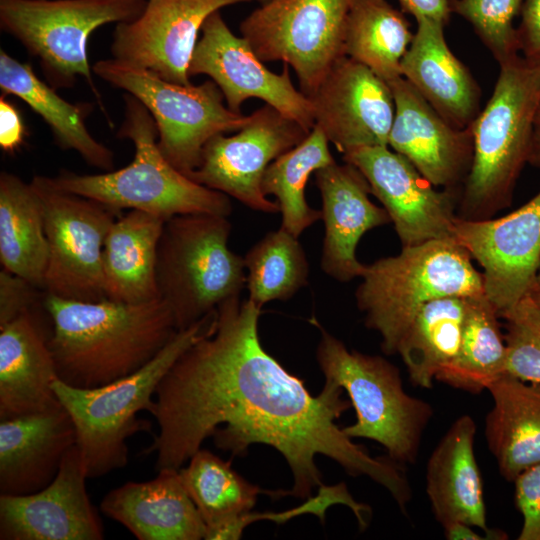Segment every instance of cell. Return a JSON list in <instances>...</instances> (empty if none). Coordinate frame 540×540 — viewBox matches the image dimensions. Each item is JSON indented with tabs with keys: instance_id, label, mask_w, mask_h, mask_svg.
Instances as JSON below:
<instances>
[{
	"instance_id": "1",
	"label": "cell",
	"mask_w": 540,
	"mask_h": 540,
	"mask_svg": "<svg viewBox=\"0 0 540 540\" xmlns=\"http://www.w3.org/2000/svg\"><path fill=\"white\" fill-rule=\"evenodd\" d=\"M261 308L240 295L217 308L214 329L187 348L164 375L150 414L159 432L144 454L156 453V470L181 466L208 437L233 456L252 444L276 449L293 476L290 495L308 499L322 479L315 457L324 455L351 476L383 486L402 512L412 498L398 463L372 457L336 420L351 406L343 389L325 381L312 396L263 348L258 335Z\"/></svg>"
},
{
	"instance_id": "2",
	"label": "cell",
	"mask_w": 540,
	"mask_h": 540,
	"mask_svg": "<svg viewBox=\"0 0 540 540\" xmlns=\"http://www.w3.org/2000/svg\"><path fill=\"white\" fill-rule=\"evenodd\" d=\"M44 304L58 379L75 388H97L133 374L178 331L171 309L160 298L122 303L46 294Z\"/></svg>"
},
{
	"instance_id": "3",
	"label": "cell",
	"mask_w": 540,
	"mask_h": 540,
	"mask_svg": "<svg viewBox=\"0 0 540 540\" xmlns=\"http://www.w3.org/2000/svg\"><path fill=\"white\" fill-rule=\"evenodd\" d=\"M493 92L470 128L473 160L457 217L485 220L509 207L531 146L540 104V62L518 55L499 64Z\"/></svg>"
},
{
	"instance_id": "4",
	"label": "cell",
	"mask_w": 540,
	"mask_h": 540,
	"mask_svg": "<svg viewBox=\"0 0 540 540\" xmlns=\"http://www.w3.org/2000/svg\"><path fill=\"white\" fill-rule=\"evenodd\" d=\"M117 136L135 148L127 166L99 174L68 170L50 177L59 189L98 201L108 207L147 212L165 220L188 213L229 217V196L201 185L176 169L158 147V130L148 109L124 94V120Z\"/></svg>"
},
{
	"instance_id": "5",
	"label": "cell",
	"mask_w": 540,
	"mask_h": 540,
	"mask_svg": "<svg viewBox=\"0 0 540 540\" xmlns=\"http://www.w3.org/2000/svg\"><path fill=\"white\" fill-rule=\"evenodd\" d=\"M217 310L189 327L178 330L166 346L145 366L110 384L81 389L59 379L53 389L70 414L88 478L104 476L128 463L127 439L151 432V423L137 418L150 412L158 384L178 357L215 327Z\"/></svg>"
},
{
	"instance_id": "6",
	"label": "cell",
	"mask_w": 540,
	"mask_h": 540,
	"mask_svg": "<svg viewBox=\"0 0 540 540\" xmlns=\"http://www.w3.org/2000/svg\"><path fill=\"white\" fill-rule=\"evenodd\" d=\"M471 260L455 240L436 239L365 265L356 304L365 325L380 335L385 354H396L403 333L428 302L484 293L482 273Z\"/></svg>"
},
{
	"instance_id": "7",
	"label": "cell",
	"mask_w": 540,
	"mask_h": 540,
	"mask_svg": "<svg viewBox=\"0 0 540 540\" xmlns=\"http://www.w3.org/2000/svg\"><path fill=\"white\" fill-rule=\"evenodd\" d=\"M228 217L210 213L176 215L160 236L156 283L178 330L240 295L246 283L244 259L228 245Z\"/></svg>"
},
{
	"instance_id": "8",
	"label": "cell",
	"mask_w": 540,
	"mask_h": 540,
	"mask_svg": "<svg viewBox=\"0 0 540 540\" xmlns=\"http://www.w3.org/2000/svg\"><path fill=\"white\" fill-rule=\"evenodd\" d=\"M314 324L321 331L316 358L325 381L346 391L356 412V422L343 427L345 434L378 442L398 464H414L432 406L405 392L395 365L349 350L316 320Z\"/></svg>"
},
{
	"instance_id": "9",
	"label": "cell",
	"mask_w": 540,
	"mask_h": 540,
	"mask_svg": "<svg viewBox=\"0 0 540 540\" xmlns=\"http://www.w3.org/2000/svg\"><path fill=\"white\" fill-rule=\"evenodd\" d=\"M147 0H0V28L38 58L55 90L83 77L110 125L87 56L89 36L109 23L136 19Z\"/></svg>"
},
{
	"instance_id": "10",
	"label": "cell",
	"mask_w": 540,
	"mask_h": 540,
	"mask_svg": "<svg viewBox=\"0 0 540 540\" xmlns=\"http://www.w3.org/2000/svg\"><path fill=\"white\" fill-rule=\"evenodd\" d=\"M92 71L136 97L152 115L163 156L187 176L199 165L214 136L242 129L250 115L234 112L213 80L199 85L166 81L153 72L115 58L97 61Z\"/></svg>"
},
{
	"instance_id": "11",
	"label": "cell",
	"mask_w": 540,
	"mask_h": 540,
	"mask_svg": "<svg viewBox=\"0 0 540 540\" xmlns=\"http://www.w3.org/2000/svg\"><path fill=\"white\" fill-rule=\"evenodd\" d=\"M354 0H268L248 14L239 30L263 62L291 67L301 92L310 95L344 53Z\"/></svg>"
},
{
	"instance_id": "12",
	"label": "cell",
	"mask_w": 540,
	"mask_h": 540,
	"mask_svg": "<svg viewBox=\"0 0 540 540\" xmlns=\"http://www.w3.org/2000/svg\"><path fill=\"white\" fill-rule=\"evenodd\" d=\"M42 205L49 248L43 290L78 301L106 299L103 248L120 211L57 188L50 177L31 180Z\"/></svg>"
},
{
	"instance_id": "13",
	"label": "cell",
	"mask_w": 540,
	"mask_h": 540,
	"mask_svg": "<svg viewBox=\"0 0 540 540\" xmlns=\"http://www.w3.org/2000/svg\"><path fill=\"white\" fill-rule=\"evenodd\" d=\"M310 133L298 122L264 104L236 134H219L204 146L198 167L188 177L264 213L279 212L264 195L262 177L268 166Z\"/></svg>"
},
{
	"instance_id": "14",
	"label": "cell",
	"mask_w": 540,
	"mask_h": 540,
	"mask_svg": "<svg viewBox=\"0 0 540 540\" xmlns=\"http://www.w3.org/2000/svg\"><path fill=\"white\" fill-rule=\"evenodd\" d=\"M453 239L483 269L484 294L500 319L536 285L540 269V191L500 218H456Z\"/></svg>"
},
{
	"instance_id": "15",
	"label": "cell",
	"mask_w": 540,
	"mask_h": 540,
	"mask_svg": "<svg viewBox=\"0 0 540 540\" xmlns=\"http://www.w3.org/2000/svg\"><path fill=\"white\" fill-rule=\"evenodd\" d=\"M200 74L217 84L234 112L239 113L248 99L258 98L308 131L315 125L312 103L293 85L289 66L284 64L280 74L270 71L249 42L231 31L220 11L204 22L192 55L188 75Z\"/></svg>"
},
{
	"instance_id": "16",
	"label": "cell",
	"mask_w": 540,
	"mask_h": 540,
	"mask_svg": "<svg viewBox=\"0 0 540 540\" xmlns=\"http://www.w3.org/2000/svg\"><path fill=\"white\" fill-rule=\"evenodd\" d=\"M367 180L387 211L402 247L453 239L461 189H436L389 146L362 147L343 155ZM454 240V239H453Z\"/></svg>"
},
{
	"instance_id": "17",
	"label": "cell",
	"mask_w": 540,
	"mask_h": 540,
	"mask_svg": "<svg viewBox=\"0 0 540 540\" xmlns=\"http://www.w3.org/2000/svg\"><path fill=\"white\" fill-rule=\"evenodd\" d=\"M254 0H147L134 20L116 25L113 58L162 79L190 84L189 65L206 19L222 8Z\"/></svg>"
},
{
	"instance_id": "18",
	"label": "cell",
	"mask_w": 540,
	"mask_h": 540,
	"mask_svg": "<svg viewBox=\"0 0 540 540\" xmlns=\"http://www.w3.org/2000/svg\"><path fill=\"white\" fill-rule=\"evenodd\" d=\"M315 125L338 152L388 146L395 116L389 84L365 65L344 56L307 96Z\"/></svg>"
},
{
	"instance_id": "19",
	"label": "cell",
	"mask_w": 540,
	"mask_h": 540,
	"mask_svg": "<svg viewBox=\"0 0 540 540\" xmlns=\"http://www.w3.org/2000/svg\"><path fill=\"white\" fill-rule=\"evenodd\" d=\"M87 478L74 445L47 487L29 495H0V539L102 540L104 527L87 494Z\"/></svg>"
},
{
	"instance_id": "20",
	"label": "cell",
	"mask_w": 540,
	"mask_h": 540,
	"mask_svg": "<svg viewBox=\"0 0 540 540\" xmlns=\"http://www.w3.org/2000/svg\"><path fill=\"white\" fill-rule=\"evenodd\" d=\"M388 84L395 102L388 146L435 187L462 189L473 160L471 128L450 124L403 77Z\"/></svg>"
},
{
	"instance_id": "21",
	"label": "cell",
	"mask_w": 540,
	"mask_h": 540,
	"mask_svg": "<svg viewBox=\"0 0 540 540\" xmlns=\"http://www.w3.org/2000/svg\"><path fill=\"white\" fill-rule=\"evenodd\" d=\"M50 336L45 304L0 326V420L63 407Z\"/></svg>"
},
{
	"instance_id": "22",
	"label": "cell",
	"mask_w": 540,
	"mask_h": 540,
	"mask_svg": "<svg viewBox=\"0 0 540 540\" xmlns=\"http://www.w3.org/2000/svg\"><path fill=\"white\" fill-rule=\"evenodd\" d=\"M314 175L321 194L324 222L321 268L340 282L361 277L365 265L356 257L360 239L391 219L383 207L370 200V186L352 164L335 161Z\"/></svg>"
},
{
	"instance_id": "23",
	"label": "cell",
	"mask_w": 540,
	"mask_h": 540,
	"mask_svg": "<svg viewBox=\"0 0 540 540\" xmlns=\"http://www.w3.org/2000/svg\"><path fill=\"white\" fill-rule=\"evenodd\" d=\"M74 445L75 426L64 407L0 420V495L47 487Z\"/></svg>"
},
{
	"instance_id": "24",
	"label": "cell",
	"mask_w": 540,
	"mask_h": 540,
	"mask_svg": "<svg viewBox=\"0 0 540 540\" xmlns=\"http://www.w3.org/2000/svg\"><path fill=\"white\" fill-rule=\"evenodd\" d=\"M476 423L470 415L458 417L432 451L426 467V493L442 527L462 522L480 528L490 539L508 535L487 526L479 466L474 452Z\"/></svg>"
},
{
	"instance_id": "25",
	"label": "cell",
	"mask_w": 540,
	"mask_h": 540,
	"mask_svg": "<svg viewBox=\"0 0 540 540\" xmlns=\"http://www.w3.org/2000/svg\"><path fill=\"white\" fill-rule=\"evenodd\" d=\"M401 61V75L450 124L470 127L480 112L481 89L468 67L452 52L445 25L421 17Z\"/></svg>"
},
{
	"instance_id": "26",
	"label": "cell",
	"mask_w": 540,
	"mask_h": 540,
	"mask_svg": "<svg viewBox=\"0 0 540 540\" xmlns=\"http://www.w3.org/2000/svg\"><path fill=\"white\" fill-rule=\"evenodd\" d=\"M100 509L138 540L205 538L206 524L178 470L163 469L152 480L127 482L108 492Z\"/></svg>"
},
{
	"instance_id": "27",
	"label": "cell",
	"mask_w": 540,
	"mask_h": 540,
	"mask_svg": "<svg viewBox=\"0 0 540 540\" xmlns=\"http://www.w3.org/2000/svg\"><path fill=\"white\" fill-rule=\"evenodd\" d=\"M488 391L492 407L484 435L500 475L508 482L540 463V383L505 374Z\"/></svg>"
},
{
	"instance_id": "28",
	"label": "cell",
	"mask_w": 540,
	"mask_h": 540,
	"mask_svg": "<svg viewBox=\"0 0 540 540\" xmlns=\"http://www.w3.org/2000/svg\"><path fill=\"white\" fill-rule=\"evenodd\" d=\"M165 221L138 210L114 221L103 248L106 299L143 303L159 298L156 260Z\"/></svg>"
},
{
	"instance_id": "29",
	"label": "cell",
	"mask_w": 540,
	"mask_h": 540,
	"mask_svg": "<svg viewBox=\"0 0 540 540\" xmlns=\"http://www.w3.org/2000/svg\"><path fill=\"white\" fill-rule=\"evenodd\" d=\"M0 88L3 95L24 101L50 128L54 142L62 150H73L90 166L104 172L114 168V154L89 132L85 119L91 105L72 104L38 78L31 65L0 50Z\"/></svg>"
},
{
	"instance_id": "30",
	"label": "cell",
	"mask_w": 540,
	"mask_h": 540,
	"mask_svg": "<svg viewBox=\"0 0 540 540\" xmlns=\"http://www.w3.org/2000/svg\"><path fill=\"white\" fill-rule=\"evenodd\" d=\"M49 248L40 198L31 182L0 173V261L43 289Z\"/></svg>"
},
{
	"instance_id": "31",
	"label": "cell",
	"mask_w": 540,
	"mask_h": 540,
	"mask_svg": "<svg viewBox=\"0 0 540 540\" xmlns=\"http://www.w3.org/2000/svg\"><path fill=\"white\" fill-rule=\"evenodd\" d=\"M499 315L485 294L465 298L459 350L436 381L479 394L507 374V351Z\"/></svg>"
},
{
	"instance_id": "32",
	"label": "cell",
	"mask_w": 540,
	"mask_h": 540,
	"mask_svg": "<svg viewBox=\"0 0 540 540\" xmlns=\"http://www.w3.org/2000/svg\"><path fill=\"white\" fill-rule=\"evenodd\" d=\"M465 298L451 296L425 304L400 338V355L414 386L430 389L437 374L456 356L461 340Z\"/></svg>"
},
{
	"instance_id": "33",
	"label": "cell",
	"mask_w": 540,
	"mask_h": 540,
	"mask_svg": "<svg viewBox=\"0 0 540 540\" xmlns=\"http://www.w3.org/2000/svg\"><path fill=\"white\" fill-rule=\"evenodd\" d=\"M413 34L403 11L387 0H354L346 23L344 53L389 83L402 77L401 61Z\"/></svg>"
},
{
	"instance_id": "34",
	"label": "cell",
	"mask_w": 540,
	"mask_h": 540,
	"mask_svg": "<svg viewBox=\"0 0 540 540\" xmlns=\"http://www.w3.org/2000/svg\"><path fill=\"white\" fill-rule=\"evenodd\" d=\"M334 162L329 141L314 125L301 143L268 166L262 177L261 188L265 196L276 197L283 229L299 237L322 218L321 210L308 205L305 187L311 174Z\"/></svg>"
},
{
	"instance_id": "35",
	"label": "cell",
	"mask_w": 540,
	"mask_h": 540,
	"mask_svg": "<svg viewBox=\"0 0 540 540\" xmlns=\"http://www.w3.org/2000/svg\"><path fill=\"white\" fill-rule=\"evenodd\" d=\"M179 475L202 516L206 528L250 512L261 493L290 495V491H267L251 484L212 452L200 448Z\"/></svg>"
},
{
	"instance_id": "36",
	"label": "cell",
	"mask_w": 540,
	"mask_h": 540,
	"mask_svg": "<svg viewBox=\"0 0 540 540\" xmlns=\"http://www.w3.org/2000/svg\"><path fill=\"white\" fill-rule=\"evenodd\" d=\"M298 238L280 227L243 257L248 299L259 308L274 300H288L308 284L309 263Z\"/></svg>"
},
{
	"instance_id": "37",
	"label": "cell",
	"mask_w": 540,
	"mask_h": 540,
	"mask_svg": "<svg viewBox=\"0 0 540 540\" xmlns=\"http://www.w3.org/2000/svg\"><path fill=\"white\" fill-rule=\"evenodd\" d=\"M523 0H456L452 11L464 18L498 64L519 54L514 19Z\"/></svg>"
},
{
	"instance_id": "38",
	"label": "cell",
	"mask_w": 540,
	"mask_h": 540,
	"mask_svg": "<svg viewBox=\"0 0 540 540\" xmlns=\"http://www.w3.org/2000/svg\"><path fill=\"white\" fill-rule=\"evenodd\" d=\"M507 373L540 383V306L528 295L505 313Z\"/></svg>"
},
{
	"instance_id": "39",
	"label": "cell",
	"mask_w": 540,
	"mask_h": 540,
	"mask_svg": "<svg viewBox=\"0 0 540 540\" xmlns=\"http://www.w3.org/2000/svg\"><path fill=\"white\" fill-rule=\"evenodd\" d=\"M336 504L345 505L350 508L356 516L361 529H365L368 526L371 517L370 507L357 502L348 491L347 486L344 483H339L334 486H321L316 497L308 498V501L302 506L290 511L278 514L247 512L239 515L223 524L221 527V536L226 540L240 539L244 528L248 524L261 519L284 522L296 515L313 513L323 521L326 509Z\"/></svg>"
},
{
	"instance_id": "40",
	"label": "cell",
	"mask_w": 540,
	"mask_h": 540,
	"mask_svg": "<svg viewBox=\"0 0 540 540\" xmlns=\"http://www.w3.org/2000/svg\"><path fill=\"white\" fill-rule=\"evenodd\" d=\"M45 295L42 288L2 268L0 271V326L25 312L43 307Z\"/></svg>"
},
{
	"instance_id": "41",
	"label": "cell",
	"mask_w": 540,
	"mask_h": 540,
	"mask_svg": "<svg viewBox=\"0 0 540 540\" xmlns=\"http://www.w3.org/2000/svg\"><path fill=\"white\" fill-rule=\"evenodd\" d=\"M515 504L523 523L519 540H540V463L522 473L513 481Z\"/></svg>"
},
{
	"instance_id": "42",
	"label": "cell",
	"mask_w": 540,
	"mask_h": 540,
	"mask_svg": "<svg viewBox=\"0 0 540 540\" xmlns=\"http://www.w3.org/2000/svg\"><path fill=\"white\" fill-rule=\"evenodd\" d=\"M520 16L519 53L526 60L540 62V0H523Z\"/></svg>"
},
{
	"instance_id": "43",
	"label": "cell",
	"mask_w": 540,
	"mask_h": 540,
	"mask_svg": "<svg viewBox=\"0 0 540 540\" xmlns=\"http://www.w3.org/2000/svg\"><path fill=\"white\" fill-rule=\"evenodd\" d=\"M24 135L25 129L19 111L2 95L0 98L1 149L9 153L16 151L22 145Z\"/></svg>"
},
{
	"instance_id": "44",
	"label": "cell",
	"mask_w": 540,
	"mask_h": 540,
	"mask_svg": "<svg viewBox=\"0 0 540 540\" xmlns=\"http://www.w3.org/2000/svg\"><path fill=\"white\" fill-rule=\"evenodd\" d=\"M403 12L415 19L426 17L446 25L452 14L451 0H397Z\"/></svg>"
},
{
	"instance_id": "45",
	"label": "cell",
	"mask_w": 540,
	"mask_h": 540,
	"mask_svg": "<svg viewBox=\"0 0 540 540\" xmlns=\"http://www.w3.org/2000/svg\"><path fill=\"white\" fill-rule=\"evenodd\" d=\"M444 536L448 540H482L487 539L476 533L473 526L462 523L453 522L443 527Z\"/></svg>"
},
{
	"instance_id": "46",
	"label": "cell",
	"mask_w": 540,
	"mask_h": 540,
	"mask_svg": "<svg viewBox=\"0 0 540 540\" xmlns=\"http://www.w3.org/2000/svg\"><path fill=\"white\" fill-rule=\"evenodd\" d=\"M528 164L540 169V104L534 120Z\"/></svg>"
},
{
	"instance_id": "47",
	"label": "cell",
	"mask_w": 540,
	"mask_h": 540,
	"mask_svg": "<svg viewBox=\"0 0 540 540\" xmlns=\"http://www.w3.org/2000/svg\"><path fill=\"white\" fill-rule=\"evenodd\" d=\"M530 296L540 306V288L534 287L530 293Z\"/></svg>"
},
{
	"instance_id": "48",
	"label": "cell",
	"mask_w": 540,
	"mask_h": 540,
	"mask_svg": "<svg viewBox=\"0 0 540 540\" xmlns=\"http://www.w3.org/2000/svg\"><path fill=\"white\" fill-rule=\"evenodd\" d=\"M535 287L540 288V269H539L538 274H537Z\"/></svg>"
},
{
	"instance_id": "49",
	"label": "cell",
	"mask_w": 540,
	"mask_h": 540,
	"mask_svg": "<svg viewBox=\"0 0 540 540\" xmlns=\"http://www.w3.org/2000/svg\"><path fill=\"white\" fill-rule=\"evenodd\" d=\"M254 1H257V2H259V3H260V5H261V4H264V3H266V2L268 1V0H254Z\"/></svg>"
},
{
	"instance_id": "50",
	"label": "cell",
	"mask_w": 540,
	"mask_h": 540,
	"mask_svg": "<svg viewBox=\"0 0 540 540\" xmlns=\"http://www.w3.org/2000/svg\"><path fill=\"white\" fill-rule=\"evenodd\" d=\"M455 1H456V0H451L452 5L454 4Z\"/></svg>"
}]
</instances>
